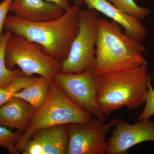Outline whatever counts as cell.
I'll use <instances>...</instances> for the list:
<instances>
[{"label": "cell", "instance_id": "obj_21", "mask_svg": "<svg viewBox=\"0 0 154 154\" xmlns=\"http://www.w3.org/2000/svg\"><path fill=\"white\" fill-rule=\"evenodd\" d=\"M13 0H4L0 3V38L2 36L5 22Z\"/></svg>", "mask_w": 154, "mask_h": 154}, {"label": "cell", "instance_id": "obj_18", "mask_svg": "<svg viewBox=\"0 0 154 154\" xmlns=\"http://www.w3.org/2000/svg\"><path fill=\"white\" fill-rule=\"evenodd\" d=\"M23 133L13 132L9 128L0 125V147L6 149L11 154H19L16 144L22 137Z\"/></svg>", "mask_w": 154, "mask_h": 154}, {"label": "cell", "instance_id": "obj_7", "mask_svg": "<svg viewBox=\"0 0 154 154\" xmlns=\"http://www.w3.org/2000/svg\"><path fill=\"white\" fill-rule=\"evenodd\" d=\"M99 76L94 69L79 74L60 72L54 75L53 81L72 102L96 119L105 122L106 116L97 103Z\"/></svg>", "mask_w": 154, "mask_h": 154}, {"label": "cell", "instance_id": "obj_8", "mask_svg": "<svg viewBox=\"0 0 154 154\" xmlns=\"http://www.w3.org/2000/svg\"><path fill=\"white\" fill-rule=\"evenodd\" d=\"M116 119L108 123L96 119L88 122L67 124L68 146L66 154L106 153V135Z\"/></svg>", "mask_w": 154, "mask_h": 154}, {"label": "cell", "instance_id": "obj_6", "mask_svg": "<svg viewBox=\"0 0 154 154\" xmlns=\"http://www.w3.org/2000/svg\"><path fill=\"white\" fill-rule=\"evenodd\" d=\"M79 29L68 55L61 62L60 72L79 74L95 69L98 14L94 10L79 11Z\"/></svg>", "mask_w": 154, "mask_h": 154}, {"label": "cell", "instance_id": "obj_2", "mask_svg": "<svg viewBox=\"0 0 154 154\" xmlns=\"http://www.w3.org/2000/svg\"><path fill=\"white\" fill-rule=\"evenodd\" d=\"M95 70L99 75L134 68L146 64V48L122 32L117 22L97 19Z\"/></svg>", "mask_w": 154, "mask_h": 154}, {"label": "cell", "instance_id": "obj_16", "mask_svg": "<svg viewBox=\"0 0 154 154\" xmlns=\"http://www.w3.org/2000/svg\"><path fill=\"white\" fill-rule=\"evenodd\" d=\"M38 77L23 75L5 85L0 87V106L19 92L36 81Z\"/></svg>", "mask_w": 154, "mask_h": 154}, {"label": "cell", "instance_id": "obj_12", "mask_svg": "<svg viewBox=\"0 0 154 154\" xmlns=\"http://www.w3.org/2000/svg\"><path fill=\"white\" fill-rule=\"evenodd\" d=\"M34 112L28 102L13 96L0 106V125L24 133Z\"/></svg>", "mask_w": 154, "mask_h": 154}, {"label": "cell", "instance_id": "obj_10", "mask_svg": "<svg viewBox=\"0 0 154 154\" xmlns=\"http://www.w3.org/2000/svg\"><path fill=\"white\" fill-rule=\"evenodd\" d=\"M82 1L88 9L99 11L121 25L127 36L140 42L144 39L147 30L140 19L117 8L107 0Z\"/></svg>", "mask_w": 154, "mask_h": 154}, {"label": "cell", "instance_id": "obj_1", "mask_svg": "<svg viewBox=\"0 0 154 154\" xmlns=\"http://www.w3.org/2000/svg\"><path fill=\"white\" fill-rule=\"evenodd\" d=\"M79 6H71L61 17L41 22L25 21L8 16L4 28L40 45L45 52L62 62L68 55L79 29Z\"/></svg>", "mask_w": 154, "mask_h": 154}, {"label": "cell", "instance_id": "obj_14", "mask_svg": "<svg viewBox=\"0 0 154 154\" xmlns=\"http://www.w3.org/2000/svg\"><path fill=\"white\" fill-rule=\"evenodd\" d=\"M51 84L47 79L40 76L36 81L17 92L14 96L28 102L36 112L46 102L49 95Z\"/></svg>", "mask_w": 154, "mask_h": 154}, {"label": "cell", "instance_id": "obj_4", "mask_svg": "<svg viewBox=\"0 0 154 154\" xmlns=\"http://www.w3.org/2000/svg\"><path fill=\"white\" fill-rule=\"evenodd\" d=\"M93 119V116L72 102L53 81L46 102L33 113L16 148L21 152L25 143L39 130L57 125L85 123Z\"/></svg>", "mask_w": 154, "mask_h": 154}, {"label": "cell", "instance_id": "obj_9", "mask_svg": "<svg viewBox=\"0 0 154 154\" xmlns=\"http://www.w3.org/2000/svg\"><path fill=\"white\" fill-rule=\"evenodd\" d=\"M116 119L115 129L106 143V153L126 154L138 144L154 142V122L146 119L130 124L120 118Z\"/></svg>", "mask_w": 154, "mask_h": 154}, {"label": "cell", "instance_id": "obj_19", "mask_svg": "<svg viewBox=\"0 0 154 154\" xmlns=\"http://www.w3.org/2000/svg\"><path fill=\"white\" fill-rule=\"evenodd\" d=\"M148 91L144 109L138 117L137 121L149 119L154 115V90L152 85L150 77L148 82Z\"/></svg>", "mask_w": 154, "mask_h": 154}, {"label": "cell", "instance_id": "obj_3", "mask_svg": "<svg viewBox=\"0 0 154 154\" xmlns=\"http://www.w3.org/2000/svg\"><path fill=\"white\" fill-rule=\"evenodd\" d=\"M149 78L146 64L100 75L97 100L101 112L108 116L123 107L133 110L145 103Z\"/></svg>", "mask_w": 154, "mask_h": 154}, {"label": "cell", "instance_id": "obj_15", "mask_svg": "<svg viewBox=\"0 0 154 154\" xmlns=\"http://www.w3.org/2000/svg\"><path fill=\"white\" fill-rule=\"evenodd\" d=\"M12 32L7 30L0 38V87L13 82L17 78L25 75L20 69H9L7 67L5 60L6 45Z\"/></svg>", "mask_w": 154, "mask_h": 154}, {"label": "cell", "instance_id": "obj_23", "mask_svg": "<svg viewBox=\"0 0 154 154\" xmlns=\"http://www.w3.org/2000/svg\"><path fill=\"white\" fill-rule=\"evenodd\" d=\"M74 2L75 5L79 7L82 6L84 4L82 0H74Z\"/></svg>", "mask_w": 154, "mask_h": 154}, {"label": "cell", "instance_id": "obj_22", "mask_svg": "<svg viewBox=\"0 0 154 154\" xmlns=\"http://www.w3.org/2000/svg\"><path fill=\"white\" fill-rule=\"evenodd\" d=\"M47 2L54 3L64 11H65L71 7L68 0H45Z\"/></svg>", "mask_w": 154, "mask_h": 154}, {"label": "cell", "instance_id": "obj_17", "mask_svg": "<svg viewBox=\"0 0 154 154\" xmlns=\"http://www.w3.org/2000/svg\"><path fill=\"white\" fill-rule=\"evenodd\" d=\"M117 8L128 15L141 20L150 13V10L137 5L134 0H107Z\"/></svg>", "mask_w": 154, "mask_h": 154}, {"label": "cell", "instance_id": "obj_11", "mask_svg": "<svg viewBox=\"0 0 154 154\" xmlns=\"http://www.w3.org/2000/svg\"><path fill=\"white\" fill-rule=\"evenodd\" d=\"M62 9L45 0H13L10 12L20 19L33 22H47L61 17Z\"/></svg>", "mask_w": 154, "mask_h": 154}, {"label": "cell", "instance_id": "obj_5", "mask_svg": "<svg viewBox=\"0 0 154 154\" xmlns=\"http://www.w3.org/2000/svg\"><path fill=\"white\" fill-rule=\"evenodd\" d=\"M5 60L9 69L17 66L25 75H38L51 83L62 69L61 62L45 52L40 45L12 33L6 45Z\"/></svg>", "mask_w": 154, "mask_h": 154}, {"label": "cell", "instance_id": "obj_20", "mask_svg": "<svg viewBox=\"0 0 154 154\" xmlns=\"http://www.w3.org/2000/svg\"><path fill=\"white\" fill-rule=\"evenodd\" d=\"M21 152L22 154H43V149L38 140L31 137L24 144Z\"/></svg>", "mask_w": 154, "mask_h": 154}, {"label": "cell", "instance_id": "obj_13", "mask_svg": "<svg viewBox=\"0 0 154 154\" xmlns=\"http://www.w3.org/2000/svg\"><path fill=\"white\" fill-rule=\"evenodd\" d=\"M31 137L41 143L43 154H66L69 138L67 124L57 125L37 131Z\"/></svg>", "mask_w": 154, "mask_h": 154}]
</instances>
